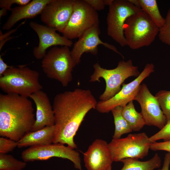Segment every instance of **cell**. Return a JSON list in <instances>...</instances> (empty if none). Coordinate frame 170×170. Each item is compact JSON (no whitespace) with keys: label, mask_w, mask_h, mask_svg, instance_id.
<instances>
[{"label":"cell","mask_w":170,"mask_h":170,"mask_svg":"<svg viewBox=\"0 0 170 170\" xmlns=\"http://www.w3.org/2000/svg\"><path fill=\"white\" fill-rule=\"evenodd\" d=\"M97 102L88 89L78 88L56 94L52 105L55 126L53 143L76 148L74 137L86 114L96 109Z\"/></svg>","instance_id":"cell-1"},{"label":"cell","mask_w":170,"mask_h":170,"mask_svg":"<svg viewBox=\"0 0 170 170\" xmlns=\"http://www.w3.org/2000/svg\"><path fill=\"white\" fill-rule=\"evenodd\" d=\"M27 97L0 94V135L16 141L32 132L36 118Z\"/></svg>","instance_id":"cell-2"},{"label":"cell","mask_w":170,"mask_h":170,"mask_svg":"<svg viewBox=\"0 0 170 170\" xmlns=\"http://www.w3.org/2000/svg\"><path fill=\"white\" fill-rule=\"evenodd\" d=\"M39 75L37 71L26 65L11 66L0 77V88L6 94L29 97L42 88L39 81Z\"/></svg>","instance_id":"cell-3"},{"label":"cell","mask_w":170,"mask_h":170,"mask_svg":"<svg viewBox=\"0 0 170 170\" xmlns=\"http://www.w3.org/2000/svg\"><path fill=\"white\" fill-rule=\"evenodd\" d=\"M159 28L142 9L126 20L124 26L127 45L137 49L150 45L158 35Z\"/></svg>","instance_id":"cell-4"},{"label":"cell","mask_w":170,"mask_h":170,"mask_svg":"<svg viewBox=\"0 0 170 170\" xmlns=\"http://www.w3.org/2000/svg\"><path fill=\"white\" fill-rule=\"evenodd\" d=\"M94 71L90 76V82H100L102 78L104 79L106 87L103 93L99 97L100 101L107 100L116 95L121 90V85L128 78L138 76L140 73L137 66L133 65L132 61L121 60L113 69H107L96 63L93 65Z\"/></svg>","instance_id":"cell-5"},{"label":"cell","mask_w":170,"mask_h":170,"mask_svg":"<svg viewBox=\"0 0 170 170\" xmlns=\"http://www.w3.org/2000/svg\"><path fill=\"white\" fill-rule=\"evenodd\" d=\"M75 65L69 47L54 46L42 59L41 67L49 78L59 82L66 87L72 80V71Z\"/></svg>","instance_id":"cell-6"},{"label":"cell","mask_w":170,"mask_h":170,"mask_svg":"<svg viewBox=\"0 0 170 170\" xmlns=\"http://www.w3.org/2000/svg\"><path fill=\"white\" fill-rule=\"evenodd\" d=\"M147 134L142 132L129 134L124 138L112 139L108 144L113 162L125 158L143 159L150 149V143Z\"/></svg>","instance_id":"cell-7"},{"label":"cell","mask_w":170,"mask_h":170,"mask_svg":"<svg viewBox=\"0 0 170 170\" xmlns=\"http://www.w3.org/2000/svg\"><path fill=\"white\" fill-rule=\"evenodd\" d=\"M141 9L130 0H113L107 17V34L121 47L127 45L123 26L127 19Z\"/></svg>","instance_id":"cell-8"},{"label":"cell","mask_w":170,"mask_h":170,"mask_svg":"<svg viewBox=\"0 0 170 170\" xmlns=\"http://www.w3.org/2000/svg\"><path fill=\"white\" fill-rule=\"evenodd\" d=\"M99 23L97 11L85 0H75L72 13L62 33L71 40L79 38L87 30Z\"/></svg>","instance_id":"cell-9"},{"label":"cell","mask_w":170,"mask_h":170,"mask_svg":"<svg viewBox=\"0 0 170 170\" xmlns=\"http://www.w3.org/2000/svg\"><path fill=\"white\" fill-rule=\"evenodd\" d=\"M26 162L44 160L57 157L67 159L73 162L75 168L82 170L79 153L69 146L60 143L29 147L21 154Z\"/></svg>","instance_id":"cell-10"},{"label":"cell","mask_w":170,"mask_h":170,"mask_svg":"<svg viewBox=\"0 0 170 170\" xmlns=\"http://www.w3.org/2000/svg\"><path fill=\"white\" fill-rule=\"evenodd\" d=\"M154 71V64H147L136 78L128 83H123L121 90L114 96L107 100L98 102L96 109L100 113H105L109 112L117 106L124 107L134 100L141 82Z\"/></svg>","instance_id":"cell-11"},{"label":"cell","mask_w":170,"mask_h":170,"mask_svg":"<svg viewBox=\"0 0 170 170\" xmlns=\"http://www.w3.org/2000/svg\"><path fill=\"white\" fill-rule=\"evenodd\" d=\"M75 0H50L41 14L46 26L62 33L72 13Z\"/></svg>","instance_id":"cell-12"},{"label":"cell","mask_w":170,"mask_h":170,"mask_svg":"<svg viewBox=\"0 0 170 170\" xmlns=\"http://www.w3.org/2000/svg\"><path fill=\"white\" fill-rule=\"evenodd\" d=\"M134 100L137 101L141 108L140 112L145 125L154 126L160 129L167 123L166 117L155 96L149 91L144 83L140 84Z\"/></svg>","instance_id":"cell-13"},{"label":"cell","mask_w":170,"mask_h":170,"mask_svg":"<svg viewBox=\"0 0 170 170\" xmlns=\"http://www.w3.org/2000/svg\"><path fill=\"white\" fill-rule=\"evenodd\" d=\"M100 33L99 23L85 31L74 44L71 52L76 66L80 63L81 58L84 53H89L93 55H97L98 52V46L99 45L104 46L124 58L123 55L118 50L115 46L101 40L99 37Z\"/></svg>","instance_id":"cell-14"},{"label":"cell","mask_w":170,"mask_h":170,"mask_svg":"<svg viewBox=\"0 0 170 170\" xmlns=\"http://www.w3.org/2000/svg\"><path fill=\"white\" fill-rule=\"evenodd\" d=\"M29 25L39 38L38 46L35 47L33 50V55L37 60L42 59L47 53V49L51 47L60 45L69 47L73 44L71 40L60 36L54 28L34 21L30 22Z\"/></svg>","instance_id":"cell-15"},{"label":"cell","mask_w":170,"mask_h":170,"mask_svg":"<svg viewBox=\"0 0 170 170\" xmlns=\"http://www.w3.org/2000/svg\"><path fill=\"white\" fill-rule=\"evenodd\" d=\"M83 154L87 170H111L113 161L106 141L96 139Z\"/></svg>","instance_id":"cell-16"},{"label":"cell","mask_w":170,"mask_h":170,"mask_svg":"<svg viewBox=\"0 0 170 170\" xmlns=\"http://www.w3.org/2000/svg\"><path fill=\"white\" fill-rule=\"evenodd\" d=\"M29 97L33 101L36 108V120L32 131L54 125L53 106L47 94L41 90L33 93Z\"/></svg>","instance_id":"cell-17"},{"label":"cell","mask_w":170,"mask_h":170,"mask_svg":"<svg viewBox=\"0 0 170 170\" xmlns=\"http://www.w3.org/2000/svg\"><path fill=\"white\" fill-rule=\"evenodd\" d=\"M50 0H33L24 5H19L11 8V13L3 29H10L20 20L34 18L41 14L45 6Z\"/></svg>","instance_id":"cell-18"},{"label":"cell","mask_w":170,"mask_h":170,"mask_svg":"<svg viewBox=\"0 0 170 170\" xmlns=\"http://www.w3.org/2000/svg\"><path fill=\"white\" fill-rule=\"evenodd\" d=\"M54 125L46 126L38 130L31 132L17 141L18 147H32L49 144L53 143Z\"/></svg>","instance_id":"cell-19"},{"label":"cell","mask_w":170,"mask_h":170,"mask_svg":"<svg viewBox=\"0 0 170 170\" xmlns=\"http://www.w3.org/2000/svg\"><path fill=\"white\" fill-rule=\"evenodd\" d=\"M120 162L123 164L120 170H154L159 168L161 164V158L157 153L147 161H141L138 159L127 158Z\"/></svg>","instance_id":"cell-20"},{"label":"cell","mask_w":170,"mask_h":170,"mask_svg":"<svg viewBox=\"0 0 170 170\" xmlns=\"http://www.w3.org/2000/svg\"><path fill=\"white\" fill-rule=\"evenodd\" d=\"M134 5L144 12L159 28L165 22L156 0H130Z\"/></svg>","instance_id":"cell-21"},{"label":"cell","mask_w":170,"mask_h":170,"mask_svg":"<svg viewBox=\"0 0 170 170\" xmlns=\"http://www.w3.org/2000/svg\"><path fill=\"white\" fill-rule=\"evenodd\" d=\"M122 113L133 131H139L145 125V121L141 113L135 110L133 101H131L123 107Z\"/></svg>","instance_id":"cell-22"},{"label":"cell","mask_w":170,"mask_h":170,"mask_svg":"<svg viewBox=\"0 0 170 170\" xmlns=\"http://www.w3.org/2000/svg\"><path fill=\"white\" fill-rule=\"evenodd\" d=\"M122 106H117L111 111L114 117L115 126L113 139H119L122 135L133 131L130 126L122 115Z\"/></svg>","instance_id":"cell-23"},{"label":"cell","mask_w":170,"mask_h":170,"mask_svg":"<svg viewBox=\"0 0 170 170\" xmlns=\"http://www.w3.org/2000/svg\"><path fill=\"white\" fill-rule=\"evenodd\" d=\"M26 162L19 160L12 155L0 154V170H22Z\"/></svg>","instance_id":"cell-24"},{"label":"cell","mask_w":170,"mask_h":170,"mask_svg":"<svg viewBox=\"0 0 170 170\" xmlns=\"http://www.w3.org/2000/svg\"><path fill=\"white\" fill-rule=\"evenodd\" d=\"M165 116L167 122L170 121V91L161 90L155 95Z\"/></svg>","instance_id":"cell-25"},{"label":"cell","mask_w":170,"mask_h":170,"mask_svg":"<svg viewBox=\"0 0 170 170\" xmlns=\"http://www.w3.org/2000/svg\"><path fill=\"white\" fill-rule=\"evenodd\" d=\"M165 19L163 25L159 28L158 37L162 42L170 46V8Z\"/></svg>","instance_id":"cell-26"},{"label":"cell","mask_w":170,"mask_h":170,"mask_svg":"<svg viewBox=\"0 0 170 170\" xmlns=\"http://www.w3.org/2000/svg\"><path fill=\"white\" fill-rule=\"evenodd\" d=\"M149 139L150 143L160 139L164 141L170 140V121L167 122L159 131L149 137Z\"/></svg>","instance_id":"cell-27"},{"label":"cell","mask_w":170,"mask_h":170,"mask_svg":"<svg viewBox=\"0 0 170 170\" xmlns=\"http://www.w3.org/2000/svg\"><path fill=\"white\" fill-rule=\"evenodd\" d=\"M17 147V141L4 137L0 138V154H7L12 151Z\"/></svg>","instance_id":"cell-28"},{"label":"cell","mask_w":170,"mask_h":170,"mask_svg":"<svg viewBox=\"0 0 170 170\" xmlns=\"http://www.w3.org/2000/svg\"><path fill=\"white\" fill-rule=\"evenodd\" d=\"M31 0H0V7L6 10H11V7L14 4L19 5H25L31 1Z\"/></svg>","instance_id":"cell-29"},{"label":"cell","mask_w":170,"mask_h":170,"mask_svg":"<svg viewBox=\"0 0 170 170\" xmlns=\"http://www.w3.org/2000/svg\"><path fill=\"white\" fill-rule=\"evenodd\" d=\"M150 149L153 151L163 150L170 153V140L150 143Z\"/></svg>","instance_id":"cell-30"},{"label":"cell","mask_w":170,"mask_h":170,"mask_svg":"<svg viewBox=\"0 0 170 170\" xmlns=\"http://www.w3.org/2000/svg\"><path fill=\"white\" fill-rule=\"evenodd\" d=\"M85 1L96 11L103 9L105 5L104 0H85Z\"/></svg>","instance_id":"cell-31"},{"label":"cell","mask_w":170,"mask_h":170,"mask_svg":"<svg viewBox=\"0 0 170 170\" xmlns=\"http://www.w3.org/2000/svg\"><path fill=\"white\" fill-rule=\"evenodd\" d=\"M26 22V21H25L24 22H23L21 23L20 24L18 25L17 27L14 29H12L10 30L8 32L4 34H3L2 32L0 31V41L2 42L5 39L8 38V37L12 33H14L15 31H16L17 29L19 28L21 26L24 24Z\"/></svg>","instance_id":"cell-32"},{"label":"cell","mask_w":170,"mask_h":170,"mask_svg":"<svg viewBox=\"0 0 170 170\" xmlns=\"http://www.w3.org/2000/svg\"><path fill=\"white\" fill-rule=\"evenodd\" d=\"M170 165V153L168 152L165 154L164 159L162 167L158 170H169Z\"/></svg>","instance_id":"cell-33"},{"label":"cell","mask_w":170,"mask_h":170,"mask_svg":"<svg viewBox=\"0 0 170 170\" xmlns=\"http://www.w3.org/2000/svg\"><path fill=\"white\" fill-rule=\"evenodd\" d=\"M11 66L8 65L3 59L2 56H0V77H1L6 70Z\"/></svg>","instance_id":"cell-34"},{"label":"cell","mask_w":170,"mask_h":170,"mask_svg":"<svg viewBox=\"0 0 170 170\" xmlns=\"http://www.w3.org/2000/svg\"><path fill=\"white\" fill-rule=\"evenodd\" d=\"M7 11L5 9L2 8L0 10V18L3 16H5L7 14Z\"/></svg>","instance_id":"cell-35"}]
</instances>
